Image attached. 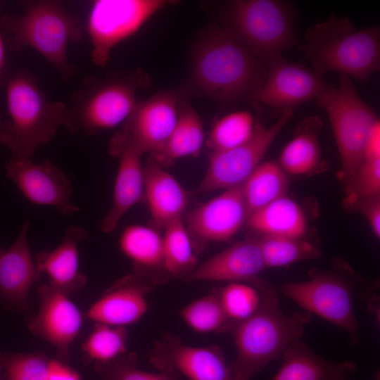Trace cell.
<instances>
[{"mask_svg": "<svg viewBox=\"0 0 380 380\" xmlns=\"http://www.w3.org/2000/svg\"><path fill=\"white\" fill-rule=\"evenodd\" d=\"M148 355L158 370L179 372L191 380H234L222 351L215 346H191L166 334L154 343Z\"/></svg>", "mask_w": 380, "mask_h": 380, "instance_id": "12", "label": "cell"}, {"mask_svg": "<svg viewBox=\"0 0 380 380\" xmlns=\"http://www.w3.org/2000/svg\"><path fill=\"white\" fill-rule=\"evenodd\" d=\"M204 131L201 118L188 103L179 101L176 125L163 149L153 158L160 164L189 156H196L203 144Z\"/></svg>", "mask_w": 380, "mask_h": 380, "instance_id": "28", "label": "cell"}, {"mask_svg": "<svg viewBox=\"0 0 380 380\" xmlns=\"http://www.w3.org/2000/svg\"><path fill=\"white\" fill-rule=\"evenodd\" d=\"M317 101L329 118L341 158L340 178L345 184L363 160L367 141L379 118L346 75H339L338 87L329 84Z\"/></svg>", "mask_w": 380, "mask_h": 380, "instance_id": "8", "label": "cell"}, {"mask_svg": "<svg viewBox=\"0 0 380 380\" xmlns=\"http://www.w3.org/2000/svg\"><path fill=\"white\" fill-rule=\"evenodd\" d=\"M120 248L132 260L134 273L154 286L165 281L159 274L162 270L167 275L163 267V235L158 230L138 224L129 226L120 236Z\"/></svg>", "mask_w": 380, "mask_h": 380, "instance_id": "25", "label": "cell"}, {"mask_svg": "<svg viewBox=\"0 0 380 380\" xmlns=\"http://www.w3.org/2000/svg\"><path fill=\"white\" fill-rule=\"evenodd\" d=\"M322 124L319 118L311 116L298 126L279 156L278 164L286 175H310L318 168L321 163L319 132Z\"/></svg>", "mask_w": 380, "mask_h": 380, "instance_id": "26", "label": "cell"}, {"mask_svg": "<svg viewBox=\"0 0 380 380\" xmlns=\"http://www.w3.org/2000/svg\"><path fill=\"white\" fill-rule=\"evenodd\" d=\"M265 268L259 238L249 237L233 243L196 267L184 281L246 282L260 289L265 281L258 275Z\"/></svg>", "mask_w": 380, "mask_h": 380, "instance_id": "18", "label": "cell"}, {"mask_svg": "<svg viewBox=\"0 0 380 380\" xmlns=\"http://www.w3.org/2000/svg\"><path fill=\"white\" fill-rule=\"evenodd\" d=\"M51 360L44 353L0 350V380H46Z\"/></svg>", "mask_w": 380, "mask_h": 380, "instance_id": "35", "label": "cell"}, {"mask_svg": "<svg viewBox=\"0 0 380 380\" xmlns=\"http://www.w3.org/2000/svg\"><path fill=\"white\" fill-rule=\"evenodd\" d=\"M87 236L84 228L70 225L56 248L43 251L35 258L37 269L48 277L49 284L68 296L82 289L87 282L79 270L78 256V245Z\"/></svg>", "mask_w": 380, "mask_h": 380, "instance_id": "22", "label": "cell"}, {"mask_svg": "<svg viewBox=\"0 0 380 380\" xmlns=\"http://www.w3.org/2000/svg\"><path fill=\"white\" fill-rule=\"evenodd\" d=\"M19 4L23 8L20 13H6L0 19L11 47L34 49L64 80L70 78L76 67L69 61L68 46L82 38L78 19L58 1H24Z\"/></svg>", "mask_w": 380, "mask_h": 380, "instance_id": "5", "label": "cell"}, {"mask_svg": "<svg viewBox=\"0 0 380 380\" xmlns=\"http://www.w3.org/2000/svg\"><path fill=\"white\" fill-rule=\"evenodd\" d=\"M258 290L260 303L257 310L241 321H229L222 331L232 336L236 346V357L229 364L234 380H250L268 363L281 359L312 319L306 311L286 315L277 291L267 283Z\"/></svg>", "mask_w": 380, "mask_h": 380, "instance_id": "2", "label": "cell"}, {"mask_svg": "<svg viewBox=\"0 0 380 380\" xmlns=\"http://www.w3.org/2000/svg\"><path fill=\"white\" fill-rule=\"evenodd\" d=\"M46 380H81L78 373L61 360H51Z\"/></svg>", "mask_w": 380, "mask_h": 380, "instance_id": "40", "label": "cell"}, {"mask_svg": "<svg viewBox=\"0 0 380 380\" xmlns=\"http://www.w3.org/2000/svg\"><path fill=\"white\" fill-rule=\"evenodd\" d=\"M246 224L262 236L303 238L307 232L304 211L286 196L252 213Z\"/></svg>", "mask_w": 380, "mask_h": 380, "instance_id": "27", "label": "cell"}, {"mask_svg": "<svg viewBox=\"0 0 380 380\" xmlns=\"http://www.w3.org/2000/svg\"><path fill=\"white\" fill-rule=\"evenodd\" d=\"M137 356L128 353L104 362H95L99 380H177V373L160 371L151 373L137 367Z\"/></svg>", "mask_w": 380, "mask_h": 380, "instance_id": "37", "label": "cell"}, {"mask_svg": "<svg viewBox=\"0 0 380 380\" xmlns=\"http://www.w3.org/2000/svg\"><path fill=\"white\" fill-rule=\"evenodd\" d=\"M267 75L265 62L224 28L210 30L194 50L192 90L220 102L255 99Z\"/></svg>", "mask_w": 380, "mask_h": 380, "instance_id": "1", "label": "cell"}, {"mask_svg": "<svg viewBox=\"0 0 380 380\" xmlns=\"http://www.w3.org/2000/svg\"><path fill=\"white\" fill-rule=\"evenodd\" d=\"M38 294L39 312L30 320L29 329L54 346L61 360L66 361L70 346L82 327V315L68 295L49 284L41 286Z\"/></svg>", "mask_w": 380, "mask_h": 380, "instance_id": "17", "label": "cell"}, {"mask_svg": "<svg viewBox=\"0 0 380 380\" xmlns=\"http://www.w3.org/2000/svg\"><path fill=\"white\" fill-rule=\"evenodd\" d=\"M267 75L255 99L269 106L288 109L317 99L329 85L322 77L301 63L282 56L265 62Z\"/></svg>", "mask_w": 380, "mask_h": 380, "instance_id": "16", "label": "cell"}, {"mask_svg": "<svg viewBox=\"0 0 380 380\" xmlns=\"http://www.w3.org/2000/svg\"><path fill=\"white\" fill-rule=\"evenodd\" d=\"M293 117V109H284L270 126L256 125L251 137L243 144L225 151H211L206 172L196 192L225 190L242 185Z\"/></svg>", "mask_w": 380, "mask_h": 380, "instance_id": "11", "label": "cell"}, {"mask_svg": "<svg viewBox=\"0 0 380 380\" xmlns=\"http://www.w3.org/2000/svg\"><path fill=\"white\" fill-rule=\"evenodd\" d=\"M288 186L287 175L278 163H260L242 185L249 215L286 196Z\"/></svg>", "mask_w": 380, "mask_h": 380, "instance_id": "29", "label": "cell"}, {"mask_svg": "<svg viewBox=\"0 0 380 380\" xmlns=\"http://www.w3.org/2000/svg\"><path fill=\"white\" fill-rule=\"evenodd\" d=\"M110 153L119 158L111 207L100 224L106 233L117 229L123 215L144 198L142 153L115 135L109 143Z\"/></svg>", "mask_w": 380, "mask_h": 380, "instance_id": "20", "label": "cell"}, {"mask_svg": "<svg viewBox=\"0 0 380 380\" xmlns=\"http://www.w3.org/2000/svg\"><path fill=\"white\" fill-rule=\"evenodd\" d=\"M6 96L7 118L0 115V142L11 158L30 159L64 125L67 104L48 100L37 76L27 70L8 78Z\"/></svg>", "mask_w": 380, "mask_h": 380, "instance_id": "4", "label": "cell"}, {"mask_svg": "<svg viewBox=\"0 0 380 380\" xmlns=\"http://www.w3.org/2000/svg\"><path fill=\"white\" fill-rule=\"evenodd\" d=\"M6 61V50H5V44L4 42L3 37L0 33V77L4 72V69L5 66Z\"/></svg>", "mask_w": 380, "mask_h": 380, "instance_id": "42", "label": "cell"}, {"mask_svg": "<svg viewBox=\"0 0 380 380\" xmlns=\"http://www.w3.org/2000/svg\"><path fill=\"white\" fill-rule=\"evenodd\" d=\"M380 159V122L373 128L365 147L363 160Z\"/></svg>", "mask_w": 380, "mask_h": 380, "instance_id": "41", "label": "cell"}, {"mask_svg": "<svg viewBox=\"0 0 380 380\" xmlns=\"http://www.w3.org/2000/svg\"><path fill=\"white\" fill-rule=\"evenodd\" d=\"M153 285L132 273L115 281L85 314L96 323L125 327L139 321L146 312V296Z\"/></svg>", "mask_w": 380, "mask_h": 380, "instance_id": "19", "label": "cell"}, {"mask_svg": "<svg viewBox=\"0 0 380 380\" xmlns=\"http://www.w3.org/2000/svg\"><path fill=\"white\" fill-rule=\"evenodd\" d=\"M305 39L300 51L320 77L336 72L366 82L379 70V25L360 30L348 18L331 15L309 27Z\"/></svg>", "mask_w": 380, "mask_h": 380, "instance_id": "3", "label": "cell"}, {"mask_svg": "<svg viewBox=\"0 0 380 380\" xmlns=\"http://www.w3.org/2000/svg\"><path fill=\"white\" fill-rule=\"evenodd\" d=\"M29 225L26 221L13 243L0 254V296L25 310L28 306L30 290L41 277L28 244Z\"/></svg>", "mask_w": 380, "mask_h": 380, "instance_id": "21", "label": "cell"}, {"mask_svg": "<svg viewBox=\"0 0 380 380\" xmlns=\"http://www.w3.org/2000/svg\"><path fill=\"white\" fill-rule=\"evenodd\" d=\"M179 316L191 329L199 333L222 332L229 321L217 289L185 305L180 310Z\"/></svg>", "mask_w": 380, "mask_h": 380, "instance_id": "32", "label": "cell"}, {"mask_svg": "<svg viewBox=\"0 0 380 380\" xmlns=\"http://www.w3.org/2000/svg\"><path fill=\"white\" fill-rule=\"evenodd\" d=\"M380 194V159L363 160L345 183V205L357 200Z\"/></svg>", "mask_w": 380, "mask_h": 380, "instance_id": "38", "label": "cell"}, {"mask_svg": "<svg viewBox=\"0 0 380 380\" xmlns=\"http://www.w3.org/2000/svg\"><path fill=\"white\" fill-rule=\"evenodd\" d=\"M282 365L270 380H349L356 369L349 360L333 362L314 353L302 340L284 351Z\"/></svg>", "mask_w": 380, "mask_h": 380, "instance_id": "23", "label": "cell"}, {"mask_svg": "<svg viewBox=\"0 0 380 380\" xmlns=\"http://www.w3.org/2000/svg\"><path fill=\"white\" fill-rule=\"evenodd\" d=\"M179 96L163 91L137 103L125 120L122 131L115 134L130 144L142 154L160 151L177 120Z\"/></svg>", "mask_w": 380, "mask_h": 380, "instance_id": "13", "label": "cell"}, {"mask_svg": "<svg viewBox=\"0 0 380 380\" xmlns=\"http://www.w3.org/2000/svg\"><path fill=\"white\" fill-rule=\"evenodd\" d=\"M127 338L125 327L96 323L81 346L85 360L104 362L126 353Z\"/></svg>", "mask_w": 380, "mask_h": 380, "instance_id": "33", "label": "cell"}, {"mask_svg": "<svg viewBox=\"0 0 380 380\" xmlns=\"http://www.w3.org/2000/svg\"><path fill=\"white\" fill-rule=\"evenodd\" d=\"M2 251H3V249H0V254H1V253L2 252Z\"/></svg>", "mask_w": 380, "mask_h": 380, "instance_id": "43", "label": "cell"}, {"mask_svg": "<svg viewBox=\"0 0 380 380\" xmlns=\"http://www.w3.org/2000/svg\"><path fill=\"white\" fill-rule=\"evenodd\" d=\"M242 185L225 189L187 215L186 229L195 249L228 241L246 223L249 212Z\"/></svg>", "mask_w": 380, "mask_h": 380, "instance_id": "15", "label": "cell"}, {"mask_svg": "<svg viewBox=\"0 0 380 380\" xmlns=\"http://www.w3.org/2000/svg\"><path fill=\"white\" fill-rule=\"evenodd\" d=\"M167 4L164 0L93 1L87 20L92 62L97 66H106L113 49L138 32Z\"/></svg>", "mask_w": 380, "mask_h": 380, "instance_id": "10", "label": "cell"}, {"mask_svg": "<svg viewBox=\"0 0 380 380\" xmlns=\"http://www.w3.org/2000/svg\"><path fill=\"white\" fill-rule=\"evenodd\" d=\"M6 176L31 203L55 208L70 215L80 210L71 201L73 190L66 175L49 160L11 158L5 165Z\"/></svg>", "mask_w": 380, "mask_h": 380, "instance_id": "14", "label": "cell"}, {"mask_svg": "<svg viewBox=\"0 0 380 380\" xmlns=\"http://www.w3.org/2000/svg\"><path fill=\"white\" fill-rule=\"evenodd\" d=\"M259 243L266 267L286 266L321 255L316 246L303 238L262 236Z\"/></svg>", "mask_w": 380, "mask_h": 380, "instance_id": "31", "label": "cell"}, {"mask_svg": "<svg viewBox=\"0 0 380 380\" xmlns=\"http://www.w3.org/2000/svg\"><path fill=\"white\" fill-rule=\"evenodd\" d=\"M144 197L155 226L163 229L171 220L181 217L188 196L177 179L152 158L144 167Z\"/></svg>", "mask_w": 380, "mask_h": 380, "instance_id": "24", "label": "cell"}, {"mask_svg": "<svg viewBox=\"0 0 380 380\" xmlns=\"http://www.w3.org/2000/svg\"><path fill=\"white\" fill-rule=\"evenodd\" d=\"M163 267L167 276L185 279L196 267L197 257L182 217L164 227Z\"/></svg>", "mask_w": 380, "mask_h": 380, "instance_id": "30", "label": "cell"}, {"mask_svg": "<svg viewBox=\"0 0 380 380\" xmlns=\"http://www.w3.org/2000/svg\"><path fill=\"white\" fill-rule=\"evenodd\" d=\"M360 280L334 272H312L303 281L287 282L281 291L310 314L341 327L351 344L359 341L353 295Z\"/></svg>", "mask_w": 380, "mask_h": 380, "instance_id": "9", "label": "cell"}, {"mask_svg": "<svg viewBox=\"0 0 380 380\" xmlns=\"http://www.w3.org/2000/svg\"><path fill=\"white\" fill-rule=\"evenodd\" d=\"M141 83L137 73L85 78L67 104L64 125L72 133L91 135L125 122L137 103Z\"/></svg>", "mask_w": 380, "mask_h": 380, "instance_id": "6", "label": "cell"}, {"mask_svg": "<svg viewBox=\"0 0 380 380\" xmlns=\"http://www.w3.org/2000/svg\"><path fill=\"white\" fill-rule=\"evenodd\" d=\"M255 127L254 118L249 111L239 110L227 114L213 126L208 146L212 152L236 147L251 137Z\"/></svg>", "mask_w": 380, "mask_h": 380, "instance_id": "34", "label": "cell"}, {"mask_svg": "<svg viewBox=\"0 0 380 380\" xmlns=\"http://www.w3.org/2000/svg\"><path fill=\"white\" fill-rule=\"evenodd\" d=\"M217 291L221 305L229 321L245 319L259 307L260 291L251 284L232 282Z\"/></svg>", "mask_w": 380, "mask_h": 380, "instance_id": "36", "label": "cell"}, {"mask_svg": "<svg viewBox=\"0 0 380 380\" xmlns=\"http://www.w3.org/2000/svg\"><path fill=\"white\" fill-rule=\"evenodd\" d=\"M350 208L360 213L376 237L380 236V194L361 198Z\"/></svg>", "mask_w": 380, "mask_h": 380, "instance_id": "39", "label": "cell"}, {"mask_svg": "<svg viewBox=\"0 0 380 380\" xmlns=\"http://www.w3.org/2000/svg\"><path fill=\"white\" fill-rule=\"evenodd\" d=\"M226 19L224 29L265 62L281 56L298 42L296 10L287 1H234Z\"/></svg>", "mask_w": 380, "mask_h": 380, "instance_id": "7", "label": "cell"}]
</instances>
